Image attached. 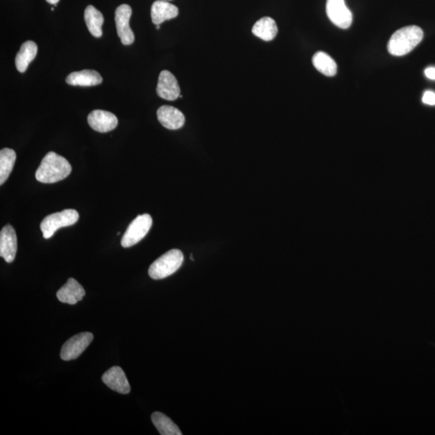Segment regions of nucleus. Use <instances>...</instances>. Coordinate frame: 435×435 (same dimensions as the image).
<instances>
[{
    "mask_svg": "<svg viewBox=\"0 0 435 435\" xmlns=\"http://www.w3.org/2000/svg\"><path fill=\"white\" fill-rule=\"evenodd\" d=\"M71 171V164L66 158L56 153L49 152L42 159L35 176L40 182L53 184L62 181Z\"/></svg>",
    "mask_w": 435,
    "mask_h": 435,
    "instance_id": "obj_1",
    "label": "nucleus"
},
{
    "mask_svg": "<svg viewBox=\"0 0 435 435\" xmlns=\"http://www.w3.org/2000/svg\"><path fill=\"white\" fill-rule=\"evenodd\" d=\"M423 38L421 28L415 26L404 27L395 32L388 44V50L393 56L401 57L411 53L418 46Z\"/></svg>",
    "mask_w": 435,
    "mask_h": 435,
    "instance_id": "obj_2",
    "label": "nucleus"
},
{
    "mask_svg": "<svg viewBox=\"0 0 435 435\" xmlns=\"http://www.w3.org/2000/svg\"><path fill=\"white\" fill-rule=\"evenodd\" d=\"M183 261V253L180 250H169L150 266L149 276L154 280H161L171 276L181 268Z\"/></svg>",
    "mask_w": 435,
    "mask_h": 435,
    "instance_id": "obj_3",
    "label": "nucleus"
},
{
    "mask_svg": "<svg viewBox=\"0 0 435 435\" xmlns=\"http://www.w3.org/2000/svg\"><path fill=\"white\" fill-rule=\"evenodd\" d=\"M79 219V214L73 209L64 210L46 216L41 223V230L44 239L51 238L58 229L72 226Z\"/></svg>",
    "mask_w": 435,
    "mask_h": 435,
    "instance_id": "obj_4",
    "label": "nucleus"
},
{
    "mask_svg": "<svg viewBox=\"0 0 435 435\" xmlns=\"http://www.w3.org/2000/svg\"><path fill=\"white\" fill-rule=\"evenodd\" d=\"M153 219L148 214L138 216L130 223L121 239L123 248L134 246L143 239L151 229Z\"/></svg>",
    "mask_w": 435,
    "mask_h": 435,
    "instance_id": "obj_5",
    "label": "nucleus"
},
{
    "mask_svg": "<svg viewBox=\"0 0 435 435\" xmlns=\"http://www.w3.org/2000/svg\"><path fill=\"white\" fill-rule=\"evenodd\" d=\"M93 339V334L89 332H83L74 336L64 343L60 357L65 361L77 359L91 344Z\"/></svg>",
    "mask_w": 435,
    "mask_h": 435,
    "instance_id": "obj_6",
    "label": "nucleus"
},
{
    "mask_svg": "<svg viewBox=\"0 0 435 435\" xmlns=\"http://www.w3.org/2000/svg\"><path fill=\"white\" fill-rule=\"evenodd\" d=\"M327 17L336 26L346 29L351 26L352 13L346 6L344 0H327Z\"/></svg>",
    "mask_w": 435,
    "mask_h": 435,
    "instance_id": "obj_7",
    "label": "nucleus"
},
{
    "mask_svg": "<svg viewBox=\"0 0 435 435\" xmlns=\"http://www.w3.org/2000/svg\"><path fill=\"white\" fill-rule=\"evenodd\" d=\"M132 8L128 4H122L118 7L114 13L117 33L124 46H130L135 41V36L129 22L132 17Z\"/></svg>",
    "mask_w": 435,
    "mask_h": 435,
    "instance_id": "obj_8",
    "label": "nucleus"
},
{
    "mask_svg": "<svg viewBox=\"0 0 435 435\" xmlns=\"http://www.w3.org/2000/svg\"><path fill=\"white\" fill-rule=\"evenodd\" d=\"M17 253L16 231L11 225L3 227L0 232V257L7 263L13 262Z\"/></svg>",
    "mask_w": 435,
    "mask_h": 435,
    "instance_id": "obj_9",
    "label": "nucleus"
},
{
    "mask_svg": "<svg viewBox=\"0 0 435 435\" xmlns=\"http://www.w3.org/2000/svg\"><path fill=\"white\" fill-rule=\"evenodd\" d=\"M157 93L160 98L168 101H174L181 96L178 80L172 73L163 71L160 74Z\"/></svg>",
    "mask_w": 435,
    "mask_h": 435,
    "instance_id": "obj_10",
    "label": "nucleus"
},
{
    "mask_svg": "<svg viewBox=\"0 0 435 435\" xmlns=\"http://www.w3.org/2000/svg\"><path fill=\"white\" fill-rule=\"evenodd\" d=\"M87 121L94 131L105 133L112 131L117 127L118 119L113 113L96 110L89 113Z\"/></svg>",
    "mask_w": 435,
    "mask_h": 435,
    "instance_id": "obj_11",
    "label": "nucleus"
},
{
    "mask_svg": "<svg viewBox=\"0 0 435 435\" xmlns=\"http://www.w3.org/2000/svg\"><path fill=\"white\" fill-rule=\"evenodd\" d=\"M102 379L108 387L119 393L128 394L131 391L126 375L121 367L110 368L103 375Z\"/></svg>",
    "mask_w": 435,
    "mask_h": 435,
    "instance_id": "obj_12",
    "label": "nucleus"
},
{
    "mask_svg": "<svg viewBox=\"0 0 435 435\" xmlns=\"http://www.w3.org/2000/svg\"><path fill=\"white\" fill-rule=\"evenodd\" d=\"M157 119L163 127L169 130L180 129L186 122L183 113L171 106L160 108L157 111Z\"/></svg>",
    "mask_w": 435,
    "mask_h": 435,
    "instance_id": "obj_13",
    "label": "nucleus"
},
{
    "mask_svg": "<svg viewBox=\"0 0 435 435\" xmlns=\"http://www.w3.org/2000/svg\"><path fill=\"white\" fill-rule=\"evenodd\" d=\"M86 294L85 289L74 278H69L66 284L60 289L57 297L60 302L75 305L82 301Z\"/></svg>",
    "mask_w": 435,
    "mask_h": 435,
    "instance_id": "obj_14",
    "label": "nucleus"
},
{
    "mask_svg": "<svg viewBox=\"0 0 435 435\" xmlns=\"http://www.w3.org/2000/svg\"><path fill=\"white\" fill-rule=\"evenodd\" d=\"M178 14V8L164 0H157L152 5L151 17L154 24H162L164 22L176 18Z\"/></svg>",
    "mask_w": 435,
    "mask_h": 435,
    "instance_id": "obj_15",
    "label": "nucleus"
},
{
    "mask_svg": "<svg viewBox=\"0 0 435 435\" xmlns=\"http://www.w3.org/2000/svg\"><path fill=\"white\" fill-rule=\"evenodd\" d=\"M102 83L101 75L96 71H89V69L73 72L67 78V83L71 86L94 87Z\"/></svg>",
    "mask_w": 435,
    "mask_h": 435,
    "instance_id": "obj_16",
    "label": "nucleus"
},
{
    "mask_svg": "<svg viewBox=\"0 0 435 435\" xmlns=\"http://www.w3.org/2000/svg\"><path fill=\"white\" fill-rule=\"evenodd\" d=\"M252 32L255 36L263 41L271 42L276 37L278 29L273 19L263 17L253 25Z\"/></svg>",
    "mask_w": 435,
    "mask_h": 435,
    "instance_id": "obj_17",
    "label": "nucleus"
},
{
    "mask_svg": "<svg viewBox=\"0 0 435 435\" xmlns=\"http://www.w3.org/2000/svg\"><path fill=\"white\" fill-rule=\"evenodd\" d=\"M37 44L32 41L22 44L16 57V67L19 72L27 71L29 64L37 57Z\"/></svg>",
    "mask_w": 435,
    "mask_h": 435,
    "instance_id": "obj_18",
    "label": "nucleus"
},
{
    "mask_svg": "<svg viewBox=\"0 0 435 435\" xmlns=\"http://www.w3.org/2000/svg\"><path fill=\"white\" fill-rule=\"evenodd\" d=\"M84 17L87 28L92 36L101 37L103 35L102 25L104 22L103 14L92 5H89L85 10Z\"/></svg>",
    "mask_w": 435,
    "mask_h": 435,
    "instance_id": "obj_19",
    "label": "nucleus"
},
{
    "mask_svg": "<svg viewBox=\"0 0 435 435\" xmlns=\"http://www.w3.org/2000/svg\"><path fill=\"white\" fill-rule=\"evenodd\" d=\"M314 67L320 73L327 77H333L337 73V65L334 60L326 53L318 52L312 58Z\"/></svg>",
    "mask_w": 435,
    "mask_h": 435,
    "instance_id": "obj_20",
    "label": "nucleus"
},
{
    "mask_svg": "<svg viewBox=\"0 0 435 435\" xmlns=\"http://www.w3.org/2000/svg\"><path fill=\"white\" fill-rule=\"evenodd\" d=\"M152 422L162 435H182V433L171 419L161 412L152 414Z\"/></svg>",
    "mask_w": 435,
    "mask_h": 435,
    "instance_id": "obj_21",
    "label": "nucleus"
},
{
    "mask_svg": "<svg viewBox=\"0 0 435 435\" xmlns=\"http://www.w3.org/2000/svg\"><path fill=\"white\" fill-rule=\"evenodd\" d=\"M17 153L12 148H5L0 151V185H3L12 172Z\"/></svg>",
    "mask_w": 435,
    "mask_h": 435,
    "instance_id": "obj_22",
    "label": "nucleus"
},
{
    "mask_svg": "<svg viewBox=\"0 0 435 435\" xmlns=\"http://www.w3.org/2000/svg\"><path fill=\"white\" fill-rule=\"evenodd\" d=\"M423 102L431 106H435V93L431 91H427L424 93L423 97Z\"/></svg>",
    "mask_w": 435,
    "mask_h": 435,
    "instance_id": "obj_23",
    "label": "nucleus"
},
{
    "mask_svg": "<svg viewBox=\"0 0 435 435\" xmlns=\"http://www.w3.org/2000/svg\"><path fill=\"white\" fill-rule=\"evenodd\" d=\"M425 75L427 78L432 80H435V68L429 67L425 71Z\"/></svg>",
    "mask_w": 435,
    "mask_h": 435,
    "instance_id": "obj_24",
    "label": "nucleus"
},
{
    "mask_svg": "<svg viewBox=\"0 0 435 435\" xmlns=\"http://www.w3.org/2000/svg\"><path fill=\"white\" fill-rule=\"evenodd\" d=\"M46 1L50 4H53L56 6L57 3L60 1V0H46Z\"/></svg>",
    "mask_w": 435,
    "mask_h": 435,
    "instance_id": "obj_25",
    "label": "nucleus"
},
{
    "mask_svg": "<svg viewBox=\"0 0 435 435\" xmlns=\"http://www.w3.org/2000/svg\"><path fill=\"white\" fill-rule=\"evenodd\" d=\"M156 26H157V29H160V28H161L160 27V25H156Z\"/></svg>",
    "mask_w": 435,
    "mask_h": 435,
    "instance_id": "obj_26",
    "label": "nucleus"
},
{
    "mask_svg": "<svg viewBox=\"0 0 435 435\" xmlns=\"http://www.w3.org/2000/svg\"><path fill=\"white\" fill-rule=\"evenodd\" d=\"M164 1H171V0H164Z\"/></svg>",
    "mask_w": 435,
    "mask_h": 435,
    "instance_id": "obj_27",
    "label": "nucleus"
}]
</instances>
